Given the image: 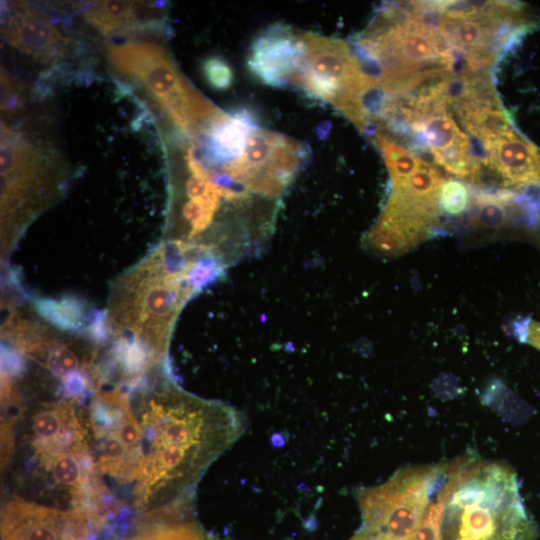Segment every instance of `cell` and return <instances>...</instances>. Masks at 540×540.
<instances>
[{
	"label": "cell",
	"mask_w": 540,
	"mask_h": 540,
	"mask_svg": "<svg viewBox=\"0 0 540 540\" xmlns=\"http://www.w3.org/2000/svg\"><path fill=\"white\" fill-rule=\"evenodd\" d=\"M113 540H211L194 523L182 518L160 517L141 519L132 535Z\"/></svg>",
	"instance_id": "cell-14"
},
{
	"label": "cell",
	"mask_w": 540,
	"mask_h": 540,
	"mask_svg": "<svg viewBox=\"0 0 540 540\" xmlns=\"http://www.w3.org/2000/svg\"><path fill=\"white\" fill-rule=\"evenodd\" d=\"M140 4L132 1H102L86 12L87 20L104 34L129 27L137 20Z\"/></svg>",
	"instance_id": "cell-15"
},
{
	"label": "cell",
	"mask_w": 540,
	"mask_h": 540,
	"mask_svg": "<svg viewBox=\"0 0 540 540\" xmlns=\"http://www.w3.org/2000/svg\"><path fill=\"white\" fill-rule=\"evenodd\" d=\"M414 125L422 129L429 147L436 151L446 150L467 137L450 114L433 116L422 122H415Z\"/></svg>",
	"instance_id": "cell-16"
},
{
	"label": "cell",
	"mask_w": 540,
	"mask_h": 540,
	"mask_svg": "<svg viewBox=\"0 0 540 540\" xmlns=\"http://www.w3.org/2000/svg\"><path fill=\"white\" fill-rule=\"evenodd\" d=\"M490 156L491 164L505 180L506 188L523 189L540 184V152L514 132L496 140Z\"/></svg>",
	"instance_id": "cell-12"
},
{
	"label": "cell",
	"mask_w": 540,
	"mask_h": 540,
	"mask_svg": "<svg viewBox=\"0 0 540 540\" xmlns=\"http://www.w3.org/2000/svg\"><path fill=\"white\" fill-rule=\"evenodd\" d=\"M1 254L6 257L28 225L61 195L66 171L57 157L1 126Z\"/></svg>",
	"instance_id": "cell-4"
},
{
	"label": "cell",
	"mask_w": 540,
	"mask_h": 540,
	"mask_svg": "<svg viewBox=\"0 0 540 540\" xmlns=\"http://www.w3.org/2000/svg\"><path fill=\"white\" fill-rule=\"evenodd\" d=\"M299 34L274 28L259 37L252 46L249 66L266 84L289 83L300 54Z\"/></svg>",
	"instance_id": "cell-10"
},
{
	"label": "cell",
	"mask_w": 540,
	"mask_h": 540,
	"mask_svg": "<svg viewBox=\"0 0 540 540\" xmlns=\"http://www.w3.org/2000/svg\"><path fill=\"white\" fill-rule=\"evenodd\" d=\"M5 41L14 49L43 63L60 57L65 46L61 32L33 12H17L4 28Z\"/></svg>",
	"instance_id": "cell-11"
},
{
	"label": "cell",
	"mask_w": 540,
	"mask_h": 540,
	"mask_svg": "<svg viewBox=\"0 0 540 540\" xmlns=\"http://www.w3.org/2000/svg\"><path fill=\"white\" fill-rule=\"evenodd\" d=\"M429 503L436 540H534L516 474L505 464L467 454L438 464Z\"/></svg>",
	"instance_id": "cell-3"
},
{
	"label": "cell",
	"mask_w": 540,
	"mask_h": 540,
	"mask_svg": "<svg viewBox=\"0 0 540 540\" xmlns=\"http://www.w3.org/2000/svg\"><path fill=\"white\" fill-rule=\"evenodd\" d=\"M436 465L400 469L358 494L362 525L351 540H409L430 498Z\"/></svg>",
	"instance_id": "cell-8"
},
{
	"label": "cell",
	"mask_w": 540,
	"mask_h": 540,
	"mask_svg": "<svg viewBox=\"0 0 540 540\" xmlns=\"http://www.w3.org/2000/svg\"><path fill=\"white\" fill-rule=\"evenodd\" d=\"M19 92L7 75L6 71L1 69V110L5 113H12L20 108Z\"/></svg>",
	"instance_id": "cell-20"
},
{
	"label": "cell",
	"mask_w": 540,
	"mask_h": 540,
	"mask_svg": "<svg viewBox=\"0 0 540 540\" xmlns=\"http://www.w3.org/2000/svg\"><path fill=\"white\" fill-rule=\"evenodd\" d=\"M468 153L478 163L483 165L491 164V156L485 142L481 137L474 134L468 136Z\"/></svg>",
	"instance_id": "cell-21"
},
{
	"label": "cell",
	"mask_w": 540,
	"mask_h": 540,
	"mask_svg": "<svg viewBox=\"0 0 540 540\" xmlns=\"http://www.w3.org/2000/svg\"><path fill=\"white\" fill-rule=\"evenodd\" d=\"M131 401L143 439L130 505L142 514L188 496L245 429L235 408L191 394L169 377L145 384Z\"/></svg>",
	"instance_id": "cell-1"
},
{
	"label": "cell",
	"mask_w": 540,
	"mask_h": 540,
	"mask_svg": "<svg viewBox=\"0 0 540 540\" xmlns=\"http://www.w3.org/2000/svg\"><path fill=\"white\" fill-rule=\"evenodd\" d=\"M81 417L105 488L109 493L112 489L129 491L131 499L140 471L143 439L131 397L120 387L102 384L83 402Z\"/></svg>",
	"instance_id": "cell-5"
},
{
	"label": "cell",
	"mask_w": 540,
	"mask_h": 540,
	"mask_svg": "<svg viewBox=\"0 0 540 540\" xmlns=\"http://www.w3.org/2000/svg\"><path fill=\"white\" fill-rule=\"evenodd\" d=\"M94 530L82 511L66 510L14 496L1 512L2 540H89Z\"/></svg>",
	"instance_id": "cell-9"
},
{
	"label": "cell",
	"mask_w": 540,
	"mask_h": 540,
	"mask_svg": "<svg viewBox=\"0 0 540 540\" xmlns=\"http://www.w3.org/2000/svg\"><path fill=\"white\" fill-rule=\"evenodd\" d=\"M202 73L207 84L216 90L228 88L233 80L228 62L220 57L206 59L202 65Z\"/></svg>",
	"instance_id": "cell-18"
},
{
	"label": "cell",
	"mask_w": 540,
	"mask_h": 540,
	"mask_svg": "<svg viewBox=\"0 0 540 540\" xmlns=\"http://www.w3.org/2000/svg\"><path fill=\"white\" fill-rule=\"evenodd\" d=\"M222 272L184 246L165 241L118 276L106 309L116 378L132 383L165 362L183 306Z\"/></svg>",
	"instance_id": "cell-2"
},
{
	"label": "cell",
	"mask_w": 540,
	"mask_h": 540,
	"mask_svg": "<svg viewBox=\"0 0 540 540\" xmlns=\"http://www.w3.org/2000/svg\"><path fill=\"white\" fill-rule=\"evenodd\" d=\"M109 59L118 73L141 86L185 131L206 128L221 114L188 83L159 44L132 41L111 45Z\"/></svg>",
	"instance_id": "cell-6"
},
{
	"label": "cell",
	"mask_w": 540,
	"mask_h": 540,
	"mask_svg": "<svg viewBox=\"0 0 540 540\" xmlns=\"http://www.w3.org/2000/svg\"><path fill=\"white\" fill-rule=\"evenodd\" d=\"M255 128L253 117L247 112H222L205 128L206 161L221 167L233 161L244 150Z\"/></svg>",
	"instance_id": "cell-13"
},
{
	"label": "cell",
	"mask_w": 540,
	"mask_h": 540,
	"mask_svg": "<svg viewBox=\"0 0 540 540\" xmlns=\"http://www.w3.org/2000/svg\"><path fill=\"white\" fill-rule=\"evenodd\" d=\"M513 335L540 350V323L531 318L517 319L513 322Z\"/></svg>",
	"instance_id": "cell-19"
},
{
	"label": "cell",
	"mask_w": 540,
	"mask_h": 540,
	"mask_svg": "<svg viewBox=\"0 0 540 540\" xmlns=\"http://www.w3.org/2000/svg\"><path fill=\"white\" fill-rule=\"evenodd\" d=\"M299 38L301 49L290 83L331 103L364 132L370 118L362 96L376 84L344 41L310 33Z\"/></svg>",
	"instance_id": "cell-7"
},
{
	"label": "cell",
	"mask_w": 540,
	"mask_h": 540,
	"mask_svg": "<svg viewBox=\"0 0 540 540\" xmlns=\"http://www.w3.org/2000/svg\"><path fill=\"white\" fill-rule=\"evenodd\" d=\"M438 201L440 210L450 215H460L470 204V194L463 183L449 180L441 187Z\"/></svg>",
	"instance_id": "cell-17"
}]
</instances>
